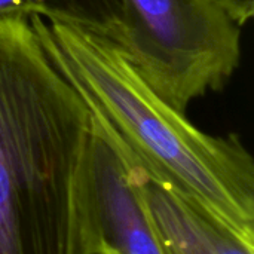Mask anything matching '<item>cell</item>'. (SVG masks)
<instances>
[{
	"label": "cell",
	"mask_w": 254,
	"mask_h": 254,
	"mask_svg": "<svg viewBox=\"0 0 254 254\" xmlns=\"http://www.w3.org/2000/svg\"><path fill=\"white\" fill-rule=\"evenodd\" d=\"M31 16L85 28L118 46L125 34L122 0H0V21Z\"/></svg>",
	"instance_id": "cell-6"
},
{
	"label": "cell",
	"mask_w": 254,
	"mask_h": 254,
	"mask_svg": "<svg viewBox=\"0 0 254 254\" xmlns=\"http://www.w3.org/2000/svg\"><path fill=\"white\" fill-rule=\"evenodd\" d=\"M91 121L30 21H0V254H100Z\"/></svg>",
	"instance_id": "cell-1"
},
{
	"label": "cell",
	"mask_w": 254,
	"mask_h": 254,
	"mask_svg": "<svg viewBox=\"0 0 254 254\" xmlns=\"http://www.w3.org/2000/svg\"><path fill=\"white\" fill-rule=\"evenodd\" d=\"M138 164L137 180L165 254H254V241Z\"/></svg>",
	"instance_id": "cell-5"
},
{
	"label": "cell",
	"mask_w": 254,
	"mask_h": 254,
	"mask_svg": "<svg viewBox=\"0 0 254 254\" xmlns=\"http://www.w3.org/2000/svg\"><path fill=\"white\" fill-rule=\"evenodd\" d=\"M226 15L238 25H246L254 15V0H217Z\"/></svg>",
	"instance_id": "cell-7"
},
{
	"label": "cell",
	"mask_w": 254,
	"mask_h": 254,
	"mask_svg": "<svg viewBox=\"0 0 254 254\" xmlns=\"http://www.w3.org/2000/svg\"><path fill=\"white\" fill-rule=\"evenodd\" d=\"M28 21L54 67L147 173L254 241V161L237 134L196 128L110 39L40 16Z\"/></svg>",
	"instance_id": "cell-2"
},
{
	"label": "cell",
	"mask_w": 254,
	"mask_h": 254,
	"mask_svg": "<svg viewBox=\"0 0 254 254\" xmlns=\"http://www.w3.org/2000/svg\"><path fill=\"white\" fill-rule=\"evenodd\" d=\"M119 46L146 83L174 109L222 91L241 61L240 27L217 0H122Z\"/></svg>",
	"instance_id": "cell-3"
},
{
	"label": "cell",
	"mask_w": 254,
	"mask_h": 254,
	"mask_svg": "<svg viewBox=\"0 0 254 254\" xmlns=\"http://www.w3.org/2000/svg\"><path fill=\"white\" fill-rule=\"evenodd\" d=\"M91 116L88 186L100 254H165L140 193L137 159Z\"/></svg>",
	"instance_id": "cell-4"
}]
</instances>
